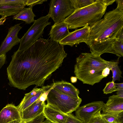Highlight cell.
<instances>
[{"mask_svg":"<svg viewBox=\"0 0 123 123\" xmlns=\"http://www.w3.org/2000/svg\"><path fill=\"white\" fill-rule=\"evenodd\" d=\"M105 104L102 101H95L79 107L75 111V116L84 123H87L92 116L101 111Z\"/></svg>","mask_w":123,"mask_h":123,"instance_id":"ba28073f","label":"cell"},{"mask_svg":"<svg viewBox=\"0 0 123 123\" xmlns=\"http://www.w3.org/2000/svg\"><path fill=\"white\" fill-rule=\"evenodd\" d=\"M101 116L109 123H123V112L119 113L101 114Z\"/></svg>","mask_w":123,"mask_h":123,"instance_id":"ffe728a7","label":"cell"},{"mask_svg":"<svg viewBox=\"0 0 123 123\" xmlns=\"http://www.w3.org/2000/svg\"><path fill=\"white\" fill-rule=\"evenodd\" d=\"M52 85L43 86L40 88L35 87L30 92L26 93L19 104L17 106L21 112L36 101L44 92L50 89Z\"/></svg>","mask_w":123,"mask_h":123,"instance_id":"8fae6325","label":"cell"},{"mask_svg":"<svg viewBox=\"0 0 123 123\" xmlns=\"http://www.w3.org/2000/svg\"><path fill=\"white\" fill-rule=\"evenodd\" d=\"M117 91L115 83L112 81L107 83L103 90L104 93L105 94L111 93Z\"/></svg>","mask_w":123,"mask_h":123,"instance_id":"d4e9b609","label":"cell"},{"mask_svg":"<svg viewBox=\"0 0 123 123\" xmlns=\"http://www.w3.org/2000/svg\"><path fill=\"white\" fill-rule=\"evenodd\" d=\"M67 24L64 21L55 23L51 26L49 35L51 40L59 43L70 33Z\"/></svg>","mask_w":123,"mask_h":123,"instance_id":"2e32d148","label":"cell"},{"mask_svg":"<svg viewBox=\"0 0 123 123\" xmlns=\"http://www.w3.org/2000/svg\"><path fill=\"white\" fill-rule=\"evenodd\" d=\"M90 32L88 25H86L82 28L76 29L70 32L65 37L61 40L59 43L63 46L67 45L72 47L76 44L82 42L86 43Z\"/></svg>","mask_w":123,"mask_h":123,"instance_id":"9c48e42d","label":"cell"},{"mask_svg":"<svg viewBox=\"0 0 123 123\" xmlns=\"http://www.w3.org/2000/svg\"><path fill=\"white\" fill-rule=\"evenodd\" d=\"M117 94L119 97L123 98V90H118L117 91Z\"/></svg>","mask_w":123,"mask_h":123,"instance_id":"d6a6232c","label":"cell"},{"mask_svg":"<svg viewBox=\"0 0 123 123\" xmlns=\"http://www.w3.org/2000/svg\"><path fill=\"white\" fill-rule=\"evenodd\" d=\"M103 114L119 113L123 112V98L117 95L110 96L102 109Z\"/></svg>","mask_w":123,"mask_h":123,"instance_id":"5bb4252c","label":"cell"},{"mask_svg":"<svg viewBox=\"0 0 123 123\" xmlns=\"http://www.w3.org/2000/svg\"><path fill=\"white\" fill-rule=\"evenodd\" d=\"M89 26V34L86 43L91 53L100 56L106 53L114 54L115 39L123 36V11L116 8Z\"/></svg>","mask_w":123,"mask_h":123,"instance_id":"7a4b0ae2","label":"cell"},{"mask_svg":"<svg viewBox=\"0 0 123 123\" xmlns=\"http://www.w3.org/2000/svg\"><path fill=\"white\" fill-rule=\"evenodd\" d=\"M46 100L47 104L67 114L76 111L82 101L80 97H74L63 93L52 86L48 93Z\"/></svg>","mask_w":123,"mask_h":123,"instance_id":"5b68a950","label":"cell"},{"mask_svg":"<svg viewBox=\"0 0 123 123\" xmlns=\"http://www.w3.org/2000/svg\"><path fill=\"white\" fill-rule=\"evenodd\" d=\"M101 111H99L92 116L87 123H109L102 116Z\"/></svg>","mask_w":123,"mask_h":123,"instance_id":"cb8c5ba5","label":"cell"},{"mask_svg":"<svg viewBox=\"0 0 123 123\" xmlns=\"http://www.w3.org/2000/svg\"><path fill=\"white\" fill-rule=\"evenodd\" d=\"M50 16L47 15L35 20L33 24L20 39L18 49H25L33 44L41 37L44 28L51 24L48 20Z\"/></svg>","mask_w":123,"mask_h":123,"instance_id":"8992f818","label":"cell"},{"mask_svg":"<svg viewBox=\"0 0 123 123\" xmlns=\"http://www.w3.org/2000/svg\"><path fill=\"white\" fill-rule=\"evenodd\" d=\"M115 84L116 86L117 91L120 90H123V83H115Z\"/></svg>","mask_w":123,"mask_h":123,"instance_id":"1f68e13d","label":"cell"},{"mask_svg":"<svg viewBox=\"0 0 123 123\" xmlns=\"http://www.w3.org/2000/svg\"><path fill=\"white\" fill-rule=\"evenodd\" d=\"M22 121V120H15L9 123H20Z\"/></svg>","mask_w":123,"mask_h":123,"instance_id":"d590c367","label":"cell"},{"mask_svg":"<svg viewBox=\"0 0 123 123\" xmlns=\"http://www.w3.org/2000/svg\"><path fill=\"white\" fill-rule=\"evenodd\" d=\"M45 102L41 101L39 98L34 102L21 112L23 122L29 121L43 112Z\"/></svg>","mask_w":123,"mask_h":123,"instance_id":"7c38bea8","label":"cell"},{"mask_svg":"<svg viewBox=\"0 0 123 123\" xmlns=\"http://www.w3.org/2000/svg\"><path fill=\"white\" fill-rule=\"evenodd\" d=\"M115 1V0H96L93 4L74 11L64 22L71 29L90 25L101 19L107 6Z\"/></svg>","mask_w":123,"mask_h":123,"instance_id":"277c9868","label":"cell"},{"mask_svg":"<svg viewBox=\"0 0 123 123\" xmlns=\"http://www.w3.org/2000/svg\"><path fill=\"white\" fill-rule=\"evenodd\" d=\"M115 1L117 4V8L120 10L123 11V0H115Z\"/></svg>","mask_w":123,"mask_h":123,"instance_id":"4dcf8cb0","label":"cell"},{"mask_svg":"<svg viewBox=\"0 0 123 123\" xmlns=\"http://www.w3.org/2000/svg\"><path fill=\"white\" fill-rule=\"evenodd\" d=\"M45 118L43 112L37 117L28 121L23 122V123H42Z\"/></svg>","mask_w":123,"mask_h":123,"instance_id":"83f0119b","label":"cell"},{"mask_svg":"<svg viewBox=\"0 0 123 123\" xmlns=\"http://www.w3.org/2000/svg\"><path fill=\"white\" fill-rule=\"evenodd\" d=\"M47 1V0H27L26 5L33 7L36 5L42 4Z\"/></svg>","mask_w":123,"mask_h":123,"instance_id":"f1b7e54d","label":"cell"},{"mask_svg":"<svg viewBox=\"0 0 123 123\" xmlns=\"http://www.w3.org/2000/svg\"><path fill=\"white\" fill-rule=\"evenodd\" d=\"M70 0H52L49 4V10L48 15L55 23L63 22L66 18L74 11Z\"/></svg>","mask_w":123,"mask_h":123,"instance_id":"52a82bcc","label":"cell"},{"mask_svg":"<svg viewBox=\"0 0 123 123\" xmlns=\"http://www.w3.org/2000/svg\"><path fill=\"white\" fill-rule=\"evenodd\" d=\"M67 55L64 46L49 39H39L27 49H18L7 68L9 85L24 90L31 85L42 87Z\"/></svg>","mask_w":123,"mask_h":123,"instance_id":"6da1fadb","label":"cell"},{"mask_svg":"<svg viewBox=\"0 0 123 123\" xmlns=\"http://www.w3.org/2000/svg\"><path fill=\"white\" fill-rule=\"evenodd\" d=\"M6 54L0 55V69L6 63Z\"/></svg>","mask_w":123,"mask_h":123,"instance_id":"f546056e","label":"cell"},{"mask_svg":"<svg viewBox=\"0 0 123 123\" xmlns=\"http://www.w3.org/2000/svg\"><path fill=\"white\" fill-rule=\"evenodd\" d=\"M43 113L46 119L52 123H65L67 116L48 104L45 105Z\"/></svg>","mask_w":123,"mask_h":123,"instance_id":"9a60e30c","label":"cell"},{"mask_svg":"<svg viewBox=\"0 0 123 123\" xmlns=\"http://www.w3.org/2000/svg\"><path fill=\"white\" fill-rule=\"evenodd\" d=\"M20 123H23L22 121Z\"/></svg>","mask_w":123,"mask_h":123,"instance_id":"74e56055","label":"cell"},{"mask_svg":"<svg viewBox=\"0 0 123 123\" xmlns=\"http://www.w3.org/2000/svg\"><path fill=\"white\" fill-rule=\"evenodd\" d=\"M6 17L2 16L0 18V25H3L4 22L6 20Z\"/></svg>","mask_w":123,"mask_h":123,"instance_id":"836d02e7","label":"cell"},{"mask_svg":"<svg viewBox=\"0 0 123 123\" xmlns=\"http://www.w3.org/2000/svg\"><path fill=\"white\" fill-rule=\"evenodd\" d=\"M51 85L54 88L63 93L74 97H79V90L71 83L62 80L54 82Z\"/></svg>","mask_w":123,"mask_h":123,"instance_id":"e0dca14e","label":"cell"},{"mask_svg":"<svg viewBox=\"0 0 123 123\" xmlns=\"http://www.w3.org/2000/svg\"><path fill=\"white\" fill-rule=\"evenodd\" d=\"M18 4L0 5V15L6 17L17 15L25 6Z\"/></svg>","mask_w":123,"mask_h":123,"instance_id":"ac0fdd59","label":"cell"},{"mask_svg":"<svg viewBox=\"0 0 123 123\" xmlns=\"http://www.w3.org/2000/svg\"><path fill=\"white\" fill-rule=\"evenodd\" d=\"M20 24L15 25L8 29L7 34L0 46V55L6 54L20 42L18 35L22 27Z\"/></svg>","mask_w":123,"mask_h":123,"instance_id":"30bf717a","label":"cell"},{"mask_svg":"<svg viewBox=\"0 0 123 123\" xmlns=\"http://www.w3.org/2000/svg\"><path fill=\"white\" fill-rule=\"evenodd\" d=\"M35 15L32 11V7L24 8L17 15L13 17V20H19L25 21L26 24H30L34 23L35 20Z\"/></svg>","mask_w":123,"mask_h":123,"instance_id":"d6986e66","label":"cell"},{"mask_svg":"<svg viewBox=\"0 0 123 123\" xmlns=\"http://www.w3.org/2000/svg\"><path fill=\"white\" fill-rule=\"evenodd\" d=\"M119 60L111 68V70L112 73V80L114 82L116 80L120 81V78L122 77V72L118 66Z\"/></svg>","mask_w":123,"mask_h":123,"instance_id":"603a6c76","label":"cell"},{"mask_svg":"<svg viewBox=\"0 0 123 123\" xmlns=\"http://www.w3.org/2000/svg\"><path fill=\"white\" fill-rule=\"evenodd\" d=\"M65 123H84L71 113L67 114Z\"/></svg>","mask_w":123,"mask_h":123,"instance_id":"4316f807","label":"cell"},{"mask_svg":"<svg viewBox=\"0 0 123 123\" xmlns=\"http://www.w3.org/2000/svg\"><path fill=\"white\" fill-rule=\"evenodd\" d=\"M27 0H0V5L18 4L25 5Z\"/></svg>","mask_w":123,"mask_h":123,"instance_id":"484cf974","label":"cell"},{"mask_svg":"<svg viewBox=\"0 0 123 123\" xmlns=\"http://www.w3.org/2000/svg\"><path fill=\"white\" fill-rule=\"evenodd\" d=\"M119 58L109 61L93 53H81L76 59L74 73L83 84L93 86L107 76Z\"/></svg>","mask_w":123,"mask_h":123,"instance_id":"3957f363","label":"cell"},{"mask_svg":"<svg viewBox=\"0 0 123 123\" xmlns=\"http://www.w3.org/2000/svg\"><path fill=\"white\" fill-rule=\"evenodd\" d=\"M77 79L76 77L72 76L70 78V80L72 83H74L77 82Z\"/></svg>","mask_w":123,"mask_h":123,"instance_id":"e575fe53","label":"cell"},{"mask_svg":"<svg viewBox=\"0 0 123 123\" xmlns=\"http://www.w3.org/2000/svg\"><path fill=\"white\" fill-rule=\"evenodd\" d=\"M17 120H22L21 112L12 104L7 105L0 112V123H9Z\"/></svg>","mask_w":123,"mask_h":123,"instance_id":"4fadbf2b","label":"cell"},{"mask_svg":"<svg viewBox=\"0 0 123 123\" xmlns=\"http://www.w3.org/2000/svg\"><path fill=\"white\" fill-rule=\"evenodd\" d=\"M114 54L118 58L123 56V37L116 38L113 44Z\"/></svg>","mask_w":123,"mask_h":123,"instance_id":"44dd1931","label":"cell"},{"mask_svg":"<svg viewBox=\"0 0 123 123\" xmlns=\"http://www.w3.org/2000/svg\"><path fill=\"white\" fill-rule=\"evenodd\" d=\"M96 0H70L71 4L74 9V11L92 4L95 2Z\"/></svg>","mask_w":123,"mask_h":123,"instance_id":"7402d4cb","label":"cell"},{"mask_svg":"<svg viewBox=\"0 0 123 123\" xmlns=\"http://www.w3.org/2000/svg\"><path fill=\"white\" fill-rule=\"evenodd\" d=\"M42 123H52L49 120L46 119L45 121H43Z\"/></svg>","mask_w":123,"mask_h":123,"instance_id":"8d00e7d4","label":"cell"}]
</instances>
